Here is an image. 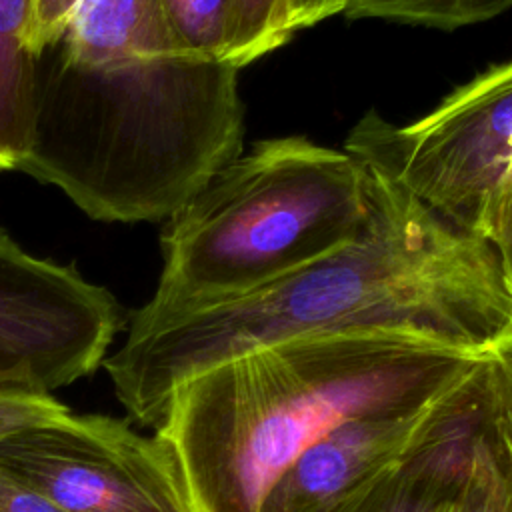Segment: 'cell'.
Here are the masks:
<instances>
[{
  "label": "cell",
  "instance_id": "cell-1",
  "mask_svg": "<svg viewBox=\"0 0 512 512\" xmlns=\"http://www.w3.org/2000/svg\"><path fill=\"white\" fill-rule=\"evenodd\" d=\"M364 164L372 218L348 246L238 296L130 314L104 368L132 420L158 426L184 380L294 338L386 330L480 356L512 332V286L492 248Z\"/></svg>",
  "mask_w": 512,
  "mask_h": 512
},
{
  "label": "cell",
  "instance_id": "cell-2",
  "mask_svg": "<svg viewBox=\"0 0 512 512\" xmlns=\"http://www.w3.org/2000/svg\"><path fill=\"white\" fill-rule=\"evenodd\" d=\"M34 56L18 170L94 220H168L242 152L238 68L188 54L160 0H80Z\"/></svg>",
  "mask_w": 512,
  "mask_h": 512
},
{
  "label": "cell",
  "instance_id": "cell-3",
  "mask_svg": "<svg viewBox=\"0 0 512 512\" xmlns=\"http://www.w3.org/2000/svg\"><path fill=\"white\" fill-rule=\"evenodd\" d=\"M482 356L386 330L294 338L184 380L156 434L194 512H260L276 480L338 424L422 404Z\"/></svg>",
  "mask_w": 512,
  "mask_h": 512
},
{
  "label": "cell",
  "instance_id": "cell-4",
  "mask_svg": "<svg viewBox=\"0 0 512 512\" xmlns=\"http://www.w3.org/2000/svg\"><path fill=\"white\" fill-rule=\"evenodd\" d=\"M372 176L352 152L302 136L256 142L168 220L154 310L238 296L354 242Z\"/></svg>",
  "mask_w": 512,
  "mask_h": 512
},
{
  "label": "cell",
  "instance_id": "cell-5",
  "mask_svg": "<svg viewBox=\"0 0 512 512\" xmlns=\"http://www.w3.org/2000/svg\"><path fill=\"white\" fill-rule=\"evenodd\" d=\"M0 468L68 512H194L166 442L124 420L70 414L0 438Z\"/></svg>",
  "mask_w": 512,
  "mask_h": 512
},
{
  "label": "cell",
  "instance_id": "cell-6",
  "mask_svg": "<svg viewBox=\"0 0 512 512\" xmlns=\"http://www.w3.org/2000/svg\"><path fill=\"white\" fill-rule=\"evenodd\" d=\"M122 326L110 290L28 254L0 228V376L52 394L92 374Z\"/></svg>",
  "mask_w": 512,
  "mask_h": 512
},
{
  "label": "cell",
  "instance_id": "cell-7",
  "mask_svg": "<svg viewBox=\"0 0 512 512\" xmlns=\"http://www.w3.org/2000/svg\"><path fill=\"white\" fill-rule=\"evenodd\" d=\"M478 370L480 366L422 404L370 412L338 424L276 480L260 512H330L434 436L464 402Z\"/></svg>",
  "mask_w": 512,
  "mask_h": 512
},
{
  "label": "cell",
  "instance_id": "cell-8",
  "mask_svg": "<svg viewBox=\"0 0 512 512\" xmlns=\"http://www.w3.org/2000/svg\"><path fill=\"white\" fill-rule=\"evenodd\" d=\"M482 438L480 370L458 410L408 460L330 512H446Z\"/></svg>",
  "mask_w": 512,
  "mask_h": 512
},
{
  "label": "cell",
  "instance_id": "cell-9",
  "mask_svg": "<svg viewBox=\"0 0 512 512\" xmlns=\"http://www.w3.org/2000/svg\"><path fill=\"white\" fill-rule=\"evenodd\" d=\"M36 0H0V170H18L34 128L36 56L28 32Z\"/></svg>",
  "mask_w": 512,
  "mask_h": 512
},
{
  "label": "cell",
  "instance_id": "cell-10",
  "mask_svg": "<svg viewBox=\"0 0 512 512\" xmlns=\"http://www.w3.org/2000/svg\"><path fill=\"white\" fill-rule=\"evenodd\" d=\"M482 436L512 490V332L482 356Z\"/></svg>",
  "mask_w": 512,
  "mask_h": 512
},
{
  "label": "cell",
  "instance_id": "cell-11",
  "mask_svg": "<svg viewBox=\"0 0 512 512\" xmlns=\"http://www.w3.org/2000/svg\"><path fill=\"white\" fill-rule=\"evenodd\" d=\"M288 0H230L224 62L242 68L288 42Z\"/></svg>",
  "mask_w": 512,
  "mask_h": 512
},
{
  "label": "cell",
  "instance_id": "cell-12",
  "mask_svg": "<svg viewBox=\"0 0 512 512\" xmlns=\"http://www.w3.org/2000/svg\"><path fill=\"white\" fill-rule=\"evenodd\" d=\"M508 8L512 0H348L344 16L452 30L490 20Z\"/></svg>",
  "mask_w": 512,
  "mask_h": 512
},
{
  "label": "cell",
  "instance_id": "cell-13",
  "mask_svg": "<svg viewBox=\"0 0 512 512\" xmlns=\"http://www.w3.org/2000/svg\"><path fill=\"white\" fill-rule=\"evenodd\" d=\"M230 0H160L176 42L192 56L224 60Z\"/></svg>",
  "mask_w": 512,
  "mask_h": 512
},
{
  "label": "cell",
  "instance_id": "cell-14",
  "mask_svg": "<svg viewBox=\"0 0 512 512\" xmlns=\"http://www.w3.org/2000/svg\"><path fill=\"white\" fill-rule=\"evenodd\" d=\"M70 414L68 406L36 384L24 378L0 376V438L26 426L60 422Z\"/></svg>",
  "mask_w": 512,
  "mask_h": 512
},
{
  "label": "cell",
  "instance_id": "cell-15",
  "mask_svg": "<svg viewBox=\"0 0 512 512\" xmlns=\"http://www.w3.org/2000/svg\"><path fill=\"white\" fill-rule=\"evenodd\" d=\"M446 512H512V490L484 436L478 442L466 482Z\"/></svg>",
  "mask_w": 512,
  "mask_h": 512
},
{
  "label": "cell",
  "instance_id": "cell-16",
  "mask_svg": "<svg viewBox=\"0 0 512 512\" xmlns=\"http://www.w3.org/2000/svg\"><path fill=\"white\" fill-rule=\"evenodd\" d=\"M474 236L492 248L512 286V146L500 178L484 198Z\"/></svg>",
  "mask_w": 512,
  "mask_h": 512
},
{
  "label": "cell",
  "instance_id": "cell-17",
  "mask_svg": "<svg viewBox=\"0 0 512 512\" xmlns=\"http://www.w3.org/2000/svg\"><path fill=\"white\" fill-rule=\"evenodd\" d=\"M78 4L80 0H36L28 32V48L32 54L50 44L64 30Z\"/></svg>",
  "mask_w": 512,
  "mask_h": 512
},
{
  "label": "cell",
  "instance_id": "cell-18",
  "mask_svg": "<svg viewBox=\"0 0 512 512\" xmlns=\"http://www.w3.org/2000/svg\"><path fill=\"white\" fill-rule=\"evenodd\" d=\"M0 512H68L52 498L0 468Z\"/></svg>",
  "mask_w": 512,
  "mask_h": 512
},
{
  "label": "cell",
  "instance_id": "cell-19",
  "mask_svg": "<svg viewBox=\"0 0 512 512\" xmlns=\"http://www.w3.org/2000/svg\"><path fill=\"white\" fill-rule=\"evenodd\" d=\"M348 0H288L292 32L312 28L326 18L344 14Z\"/></svg>",
  "mask_w": 512,
  "mask_h": 512
}]
</instances>
